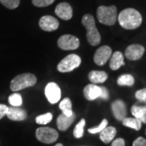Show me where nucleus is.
Wrapping results in <instances>:
<instances>
[{
	"label": "nucleus",
	"mask_w": 146,
	"mask_h": 146,
	"mask_svg": "<svg viewBox=\"0 0 146 146\" xmlns=\"http://www.w3.org/2000/svg\"><path fill=\"white\" fill-rule=\"evenodd\" d=\"M84 125H85V119H82L75 127V129H74V131H73V135L76 138L80 139V138H81L83 136Z\"/></svg>",
	"instance_id": "393cba45"
},
{
	"label": "nucleus",
	"mask_w": 146,
	"mask_h": 146,
	"mask_svg": "<svg viewBox=\"0 0 146 146\" xmlns=\"http://www.w3.org/2000/svg\"><path fill=\"white\" fill-rule=\"evenodd\" d=\"M81 63V58L77 54H72L62 59L58 64L57 69L59 72H70L77 68Z\"/></svg>",
	"instance_id": "39448f33"
},
{
	"label": "nucleus",
	"mask_w": 146,
	"mask_h": 146,
	"mask_svg": "<svg viewBox=\"0 0 146 146\" xmlns=\"http://www.w3.org/2000/svg\"><path fill=\"white\" fill-rule=\"evenodd\" d=\"M135 97L137 100H146V89H142L136 91Z\"/></svg>",
	"instance_id": "c756f323"
},
{
	"label": "nucleus",
	"mask_w": 146,
	"mask_h": 146,
	"mask_svg": "<svg viewBox=\"0 0 146 146\" xmlns=\"http://www.w3.org/2000/svg\"><path fill=\"white\" fill-rule=\"evenodd\" d=\"M97 17L101 24L112 26L116 23L118 18L117 8L114 5L110 7L100 6L97 10Z\"/></svg>",
	"instance_id": "7ed1b4c3"
},
{
	"label": "nucleus",
	"mask_w": 146,
	"mask_h": 146,
	"mask_svg": "<svg viewBox=\"0 0 146 146\" xmlns=\"http://www.w3.org/2000/svg\"><path fill=\"white\" fill-rule=\"evenodd\" d=\"M138 119L141 122V123H145L146 124V113L144 115H142L141 118H139Z\"/></svg>",
	"instance_id": "f704fd0d"
},
{
	"label": "nucleus",
	"mask_w": 146,
	"mask_h": 146,
	"mask_svg": "<svg viewBox=\"0 0 146 146\" xmlns=\"http://www.w3.org/2000/svg\"><path fill=\"white\" fill-rule=\"evenodd\" d=\"M53 115L51 113H46L44 115H38L36 118V123L37 124L46 125L52 120Z\"/></svg>",
	"instance_id": "a878e982"
},
{
	"label": "nucleus",
	"mask_w": 146,
	"mask_h": 146,
	"mask_svg": "<svg viewBox=\"0 0 146 146\" xmlns=\"http://www.w3.org/2000/svg\"><path fill=\"white\" fill-rule=\"evenodd\" d=\"M145 134H146V130H145Z\"/></svg>",
	"instance_id": "e433bc0d"
},
{
	"label": "nucleus",
	"mask_w": 146,
	"mask_h": 146,
	"mask_svg": "<svg viewBox=\"0 0 146 146\" xmlns=\"http://www.w3.org/2000/svg\"><path fill=\"white\" fill-rule=\"evenodd\" d=\"M55 0H32V3L37 7H45L51 5Z\"/></svg>",
	"instance_id": "c85d7f7f"
},
{
	"label": "nucleus",
	"mask_w": 146,
	"mask_h": 146,
	"mask_svg": "<svg viewBox=\"0 0 146 146\" xmlns=\"http://www.w3.org/2000/svg\"><path fill=\"white\" fill-rule=\"evenodd\" d=\"M45 94L50 103L55 104L61 98V89L56 83L50 82L46 86Z\"/></svg>",
	"instance_id": "6e6552de"
},
{
	"label": "nucleus",
	"mask_w": 146,
	"mask_h": 146,
	"mask_svg": "<svg viewBox=\"0 0 146 146\" xmlns=\"http://www.w3.org/2000/svg\"><path fill=\"white\" fill-rule=\"evenodd\" d=\"M133 146H146V140L144 137H138L136 139L133 144Z\"/></svg>",
	"instance_id": "2f4dec72"
},
{
	"label": "nucleus",
	"mask_w": 146,
	"mask_h": 146,
	"mask_svg": "<svg viewBox=\"0 0 146 146\" xmlns=\"http://www.w3.org/2000/svg\"><path fill=\"white\" fill-rule=\"evenodd\" d=\"M0 3L7 8L13 10L19 7L21 0H0Z\"/></svg>",
	"instance_id": "bb28decb"
},
{
	"label": "nucleus",
	"mask_w": 146,
	"mask_h": 146,
	"mask_svg": "<svg viewBox=\"0 0 146 146\" xmlns=\"http://www.w3.org/2000/svg\"><path fill=\"white\" fill-rule=\"evenodd\" d=\"M111 146H125V141L123 138H117L112 141Z\"/></svg>",
	"instance_id": "473e14b6"
},
{
	"label": "nucleus",
	"mask_w": 146,
	"mask_h": 146,
	"mask_svg": "<svg viewBox=\"0 0 146 146\" xmlns=\"http://www.w3.org/2000/svg\"><path fill=\"white\" fill-rule=\"evenodd\" d=\"M59 108L62 110V114L67 115V116H71L74 113L72 111V102L68 98H64L63 101L60 102V103H59Z\"/></svg>",
	"instance_id": "412c9836"
},
{
	"label": "nucleus",
	"mask_w": 146,
	"mask_h": 146,
	"mask_svg": "<svg viewBox=\"0 0 146 146\" xmlns=\"http://www.w3.org/2000/svg\"><path fill=\"white\" fill-rule=\"evenodd\" d=\"M6 116L12 121H24L26 119L27 112L25 110L19 107H8Z\"/></svg>",
	"instance_id": "4468645a"
},
{
	"label": "nucleus",
	"mask_w": 146,
	"mask_h": 146,
	"mask_svg": "<svg viewBox=\"0 0 146 146\" xmlns=\"http://www.w3.org/2000/svg\"><path fill=\"white\" fill-rule=\"evenodd\" d=\"M116 136V129L114 127H106L100 132V139L105 144H109L114 141Z\"/></svg>",
	"instance_id": "6ab92c4d"
},
{
	"label": "nucleus",
	"mask_w": 146,
	"mask_h": 146,
	"mask_svg": "<svg viewBox=\"0 0 146 146\" xmlns=\"http://www.w3.org/2000/svg\"><path fill=\"white\" fill-rule=\"evenodd\" d=\"M7 108H8V106H7L6 105L0 104V119H2L3 117L6 116Z\"/></svg>",
	"instance_id": "72a5a7b5"
},
{
	"label": "nucleus",
	"mask_w": 146,
	"mask_h": 146,
	"mask_svg": "<svg viewBox=\"0 0 146 146\" xmlns=\"http://www.w3.org/2000/svg\"><path fill=\"white\" fill-rule=\"evenodd\" d=\"M123 122V124L125 127H130V128H132L134 130L139 131L141 128V122L138 119L136 118H127L126 117L122 121Z\"/></svg>",
	"instance_id": "4be33fe9"
},
{
	"label": "nucleus",
	"mask_w": 146,
	"mask_h": 146,
	"mask_svg": "<svg viewBox=\"0 0 146 146\" xmlns=\"http://www.w3.org/2000/svg\"><path fill=\"white\" fill-rule=\"evenodd\" d=\"M89 79L93 84H102L108 79V75L103 71H92L89 74Z\"/></svg>",
	"instance_id": "aec40b11"
},
{
	"label": "nucleus",
	"mask_w": 146,
	"mask_h": 146,
	"mask_svg": "<svg viewBox=\"0 0 146 146\" xmlns=\"http://www.w3.org/2000/svg\"><path fill=\"white\" fill-rule=\"evenodd\" d=\"M36 83V77L31 73H23L16 76L11 81L10 88L12 91L17 92L22 89L33 86Z\"/></svg>",
	"instance_id": "20e7f679"
},
{
	"label": "nucleus",
	"mask_w": 146,
	"mask_h": 146,
	"mask_svg": "<svg viewBox=\"0 0 146 146\" xmlns=\"http://www.w3.org/2000/svg\"><path fill=\"white\" fill-rule=\"evenodd\" d=\"M125 63H124L123 54L120 51H115L111 54L110 58V68L111 70L113 71L118 70Z\"/></svg>",
	"instance_id": "f3484780"
},
{
	"label": "nucleus",
	"mask_w": 146,
	"mask_h": 146,
	"mask_svg": "<svg viewBox=\"0 0 146 146\" xmlns=\"http://www.w3.org/2000/svg\"><path fill=\"white\" fill-rule=\"evenodd\" d=\"M76 119V115L73 113L72 115L71 116H67V115L61 114L58 117L57 119V126L58 128L60 131H66L69 128V127L72 125L73 121Z\"/></svg>",
	"instance_id": "dca6fc26"
},
{
	"label": "nucleus",
	"mask_w": 146,
	"mask_h": 146,
	"mask_svg": "<svg viewBox=\"0 0 146 146\" xmlns=\"http://www.w3.org/2000/svg\"><path fill=\"white\" fill-rule=\"evenodd\" d=\"M99 98L103 100L109 99V98H110L109 91H108V89H106V87L101 86V95H100Z\"/></svg>",
	"instance_id": "7c9ffc66"
},
{
	"label": "nucleus",
	"mask_w": 146,
	"mask_h": 146,
	"mask_svg": "<svg viewBox=\"0 0 146 146\" xmlns=\"http://www.w3.org/2000/svg\"><path fill=\"white\" fill-rule=\"evenodd\" d=\"M8 102L14 107H19L23 104L22 97H21V94H17V93H14L13 94L10 95L8 98Z\"/></svg>",
	"instance_id": "b1692460"
},
{
	"label": "nucleus",
	"mask_w": 146,
	"mask_h": 146,
	"mask_svg": "<svg viewBox=\"0 0 146 146\" xmlns=\"http://www.w3.org/2000/svg\"><path fill=\"white\" fill-rule=\"evenodd\" d=\"M111 110L115 118L119 121H123L127 117V107L123 101L118 99L111 104Z\"/></svg>",
	"instance_id": "f8f14e48"
},
{
	"label": "nucleus",
	"mask_w": 146,
	"mask_h": 146,
	"mask_svg": "<svg viewBox=\"0 0 146 146\" xmlns=\"http://www.w3.org/2000/svg\"><path fill=\"white\" fill-rule=\"evenodd\" d=\"M36 137L38 141L44 144H51L57 141L58 133L55 129L51 127H43L36 129Z\"/></svg>",
	"instance_id": "423d86ee"
},
{
	"label": "nucleus",
	"mask_w": 146,
	"mask_h": 146,
	"mask_svg": "<svg viewBox=\"0 0 146 146\" xmlns=\"http://www.w3.org/2000/svg\"><path fill=\"white\" fill-rule=\"evenodd\" d=\"M39 26L46 32L55 31L59 26V22L51 16H44L39 21Z\"/></svg>",
	"instance_id": "9b49d317"
},
{
	"label": "nucleus",
	"mask_w": 146,
	"mask_h": 146,
	"mask_svg": "<svg viewBox=\"0 0 146 146\" xmlns=\"http://www.w3.org/2000/svg\"><path fill=\"white\" fill-rule=\"evenodd\" d=\"M107 124H108V121H107V119H104L102 121V123H100L99 125L97 126V127H92V128H89V129H88V131H89V133H91V134L100 133L104 128H106L107 127Z\"/></svg>",
	"instance_id": "cd10ccee"
},
{
	"label": "nucleus",
	"mask_w": 146,
	"mask_h": 146,
	"mask_svg": "<svg viewBox=\"0 0 146 146\" xmlns=\"http://www.w3.org/2000/svg\"><path fill=\"white\" fill-rule=\"evenodd\" d=\"M84 98L89 101L98 98L101 95V86H98L94 84H89L86 85L84 89Z\"/></svg>",
	"instance_id": "2eb2a0df"
},
{
	"label": "nucleus",
	"mask_w": 146,
	"mask_h": 146,
	"mask_svg": "<svg viewBox=\"0 0 146 146\" xmlns=\"http://www.w3.org/2000/svg\"><path fill=\"white\" fill-rule=\"evenodd\" d=\"M117 83L120 86H132L135 83V80L130 74H124L118 78Z\"/></svg>",
	"instance_id": "5701e85b"
},
{
	"label": "nucleus",
	"mask_w": 146,
	"mask_h": 146,
	"mask_svg": "<svg viewBox=\"0 0 146 146\" xmlns=\"http://www.w3.org/2000/svg\"><path fill=\"white\" fill-rule=\"evenodd\" d=\"M112 54V50L108 46H101L94 54V62L98 66H102L110 58Z\"/></svg>",
	"instance_id": "1a4fd4ad"
},
{
	"label": "nucleus",
	"mask_w": 146,
	"mask_h": 146,
	"mask_svg": "<svg viewBox=\"0 0 146 146\" xmlns=\"http://www.w3.org/2000/svg\"><path fill=\"white\" fill-rule=\"evenodd\" d=\"M145 50V47L139 44H132L127 47L125 50V56L129 60L136 61L143 56Z\"/></svg>",
	"instance_id": "9d476101"
},
{
	"label": "nucleus",
	"mask_w": 146,
	"mask_h": 146,
	"mask_svg": "<svg viewBox=\"0 0 146 146\" xmlns=\"http://www.w3.org/2000/svg\"><path fill=\"white\" fill-rule=\"evenodd\" d=\"M55 14L63 21H69L73 16L72 7L68 3H60L55 7Z\"/></svg>",
	"instance_id": "ddd939ff"
},
{
	"label": "nucleus",
	"mask_w": 146,
	"mask_h": 146,
	"mask_svg": "<svg viewBox=\"0 0 146 146\" xmlns=\"http://www.w3.org/2000/svg\"><path fill=\"white\" fill-rule=\"evenodd\" d=\"M117 20L122 28L132 30L141 26L142 16L141 13L134 8H126L119 14Z\"/></svg>",
	"instance_id": "f257e3e1"
},
{
	"label": "nucleus",
	"mask_w": 146,
	"mask_h": 146,
	"mask_svg": "<svg viewBox=\"0 0 146 146\" xmlns=\"http://www.w3.org/2000/svg\"><path fill=\"white\" fill-rule=\"evenodd\" d=\"M58 46L63 50H76L80 46V40L76 36L70 34H66L58 38Z\"/></svg>",
	"instance_id": "0eeeda50"
},
{
	"label": "nucleus",
	"mask_w": 146,
	"mask_h": 146,
	"mask_svg": "<svg viewBox=\"0 0 146 146\" xmlns=\"http://www.w3.org/2000/svg\"><path fill=\"white\" fill-rule=\"evenodd\" d=\"M131 111L135 118H141L146 113V100H137L136 103L131 106Z\"/></svg>",
	"instance_id": "a211bd4d"
},
{
	"label": "nucleus",
	"mask_w": 146,
	"mask_h": 146,
	"mask_svg": "<svg viewBox=\"0 0 146 146\" xmlns=\"http://www.w3.org/2000/svg\"><path fill=\"white\" fill-rule=\"evenodd\" d=\"M82 25L87 30V40L91 46H98L101 42V35L96 27V23L94 16L90 14H86L82 17Z\"/></svg>",
	"instance_id": "f03ea898"
},
{
	"label": "nucleus",
	"mask_w": 146,
	"mask_h": 146,
	"mask_svg": "<svg viewBox=\"0 0 146 146\" xmlns=\"http://www.w3.org/2000/svg\"><path fill=\"white\" fill-rule=\"evenodd\" d=\"M54 146H63V145H62V144H60V143H58V144H56V145H55Z\"/></svg>",
	"instance_id": "c9c22d12"
}]
</instances>
